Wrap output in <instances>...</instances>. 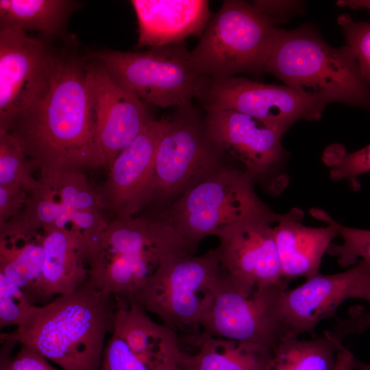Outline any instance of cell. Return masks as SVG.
<instances>
[{
    "label": "cell",
    "mask_w": 370,
    "mask_h": 370,
    "mask_svg": "<svg viewBox=\"0 0 370 370\" xmlns=\"http://www.w3.org/2000/svg\"><path fill=\"white\" fill-rule=\"evenodd\" d=\"M209 137L223 153L238 161L254 180L269 178L273 194L288 184L286 154L282 145L284 132L259 119L230 110L206 111Z\"/></svg>",
    "instance_id": "cell-11"
},
{
    "label": "cell",
    "mask_w": 370,
    "mask_h": 370,
    "mask_svg": "<svg viewBox=\"0 0 370 370\" xmlns=\"http://www.w3.org/2000/svg\"><path fill=\"white\" fill-rule=\"evenodd\" d=\"M0 370H59L51 366L47 359L31 347L21 345L19 351L12 357L18 342L6 334H1Z\"/></svg>",
    "instance_id": "cell-32"
},
{
    "label": "cell",
    "mask_w": 370,
    "mask_h": 370,
    "mask_svg": "<svg viewBox=\"0 0 370 370\" xmlns=\"http://www.w3.org/2000/svg\"><path fill=\"white\" fill-rule=\"evenodd\" d=\"M352 333L325 331L308 340L286 336L272 347L266 370H332L343 337Z\"/></svg>",
    "instance_id": "cell-23"
},
{
    "label": "cell",
    "mask_w": 370,
    "mask_h": 370,
    "mask_svg": "<svg viewBox=\"0 0 370 370\" xmlns=\"http://www.w3.org/2000/svg\"><path fill=\"white\" fill-rule=\"evenodd\" d=\"M56 56L16 28L0 29V131L30 110L48 85Z\"/></svg>",
    "instance_id": "cell-12"
},
{
    "label": "cell",
    "mask_w": 370,
    "mask_h": 370,
    "mask_svg": "<svg viewBox=\"0 0 370 370\" xmlns=\"http://www.w3.org/2000/svg\"><path fill=\"white\" fill-rule=\"evenodd\" d=\"M221 271L217 248L201 256L186 253L173 256L130 302L158 316L176 332L199 328Z\"/></svg>",
    "instance_id": "cell-8"
},
{
    "label": "cell",
    "mask_w": 370,
    "mask_h": 370,
    "mask_svg": "<svg viewBox=\"0 0 370 370\" xmlns=\"http://www.w3.org/2000/svg\"><path fill=\"white\" fill-rule=\"evenodd\" d=\"M98 63L86 64V84L108 171L152 119L147 103L119 86Z\"/></svg>",
    "instance_id": "cell-14"
},
{
    "label": "cell",
    "mask_w": 370,
    "mask_h": 370,
    "mask_svg": "<svg viewBox=\"0 0 370 370\" xmlns=\"http://www.w3.org/2000/svg\"><path fill=\"white\" fill-rule=\"evenodd\" d=\"M118 303L86 282L74 292L35 306L10 336L63 370H99Z\"/></svg>",
    "instance_id": "cell-2"
},
{
    "label": "cell",
    "mask_w": 370,
    "mask_h": 370,
    "mask_svg": "<svg viewBox=\"0 0 370 370\" xmlns=\"http://www.w3.org/2000/svg\"><path fill=\"white\" fill-rule=\"evenodd\" d=\"M333 370V369H332Z\"/></svg>",
    "instance_id": "cell-40"
},
{
    "label": "cell",
    "mask_w": 370,
    "mask_h": 370,
    "mask_svg": "<svg viewBox=\"0 0 370 370\" xmlns=\"http://www.w3.org/2000/svg\"><path fill=\"white\" fill-rule=\"evenodd\" d=\"M198 100L206 111L240 112L284 133L299 120L319 121L328 104L285 85L264 84L237 76L209 77Z\"/></svg>",
    "instance_id": "cell-10"
},
{
    "label": "cell",
    "mask_w": 370,
    "mask_h": 370,
    "mask_svg": "<svg viewBox=\"0 0 370 370\" xmlns=\"http://www.w3.org/2000/svg\"><path fill=\"white\" fill-rule=\"evenodd\" d=\"M332 221L342 243L332 244L327 254L336 257L343 267L356 264L359 259L370 264V230L349 227Z\"/></svg>",
    "instance_id": "cell-29"
},
{
    "label": "cell",
    "mask_w": 370,
    "mask_h": 370,
    "mask_svg": "<svg viewBox=\"0 0 370 370\" xmlns=\"http://www.w3.org/2000/svg\"><path fill=\"white\" fill-rule=\"evenodd\" d=\"M35 305L23 290L0 273V328L21 325Z\"/></svg>",
    "instance_id": "cell-30"
},
{
    "label": "cell",
    "mask_w": 370,
    "mask_h": 370,
    "mask_svg": "<svg viewBox=\"0 0 370 370\" xmlns=\"http://www.w3.org/2000/svg\"><path fill=\"white\" fill-rule=\"evenodd\" d=\"M43 232L9 221L0 226V273L20 286L36 305L48 303L42 286Z\"/></svg>",
    "instance_id": "cell-21"
},
{
    "label": "cell",
    "mask_w": 370,
    "mask_h": 370,
    "mask_svg": "<svg viewBox=\"0 0 370 370\" xmlns=\"http://www.w3.org/2000/svg\"><path fill=\"white\" fill-rule=\"evenodd\" d=\"M43 247L42 286L48 301L88 282L90 247L82 234L71 227L45 229Z\"/></svg>",
    "instance_id": "cell-20"
},
{
    "label": "cell",
    "mask_w": 370,
    "mask_h": 370,
    "mask_svg": "<svg viewBox=\"0 0 370 370\" xmlns=\"http://www.w3.org/2000/svg\"><path fill=\"white\" fill-rule=\"evenodd\" d=\"M338 22L362 77L370 84V23L356 22L346 14H341Z\"/></svg>",
    "instance_id": "cell-31"
},
{
    "label": "cell",
    "mask_w": 370,
    "mask_h": 370,
    "mask_svg": "<svg viewBox=\"0 0 370 370\" xmlns=\"http://www.w3.org/2000/svg\"><path fill=\"white\" fill-rule=\"evenodd\" d=\"M46 180L53 187L69 219V215L75 212H103L99 191L90 184L85 173L71 172L55 181Z\"/></svg>",
    "instance_id": "cell-27"
},
{
    "label": "cell",
    "mask_w": 370,
    "mask_h": 370,
    "mask_svg": "<svg viewBox=\"0 0 370 370\" xmlns=\"http://www.w3.org/2000/svg\"><path fill=\"white\" fill-rule=\"evenodd\" d=\"M28 193L21 187L0 185V224L18 215L23 210Z\"/></svg>",
    "instance_id": "cell-34"
},
{
    "label": "cell",
    "mask_w": 370,
    "mask_h": 370,
    "mask_svg": "<svg viewBox=\"0 0 370 370\" xmlns=\"http://www.w3.org/2000/svg\"><path fill=\"white\" fill-rule=\"evenodd\" d=\"M323 159L330 168L332 180H347L356 188L358 176L370 171V145L351 153L345 151L341 145H332L325 151Z\"/></svg>",
    "instance_id": "cell-28"
},
{
    "label": "cell",
    "mask_w": 370,
    "mask_h": 370,
    "mask_svg": "<svg viewBox=\"0 0 370 370\" xmlns=\"http://www.w3.org/2000/svg\"><path fill=\"white\" fill-rule=\"evenodd\" d=\"M34 169L16 138L0 131V185L17 186L29 193L39 184L33 176Z\"/></svg>",
    "instance_id": "cell-26"
},
{
    "label": "cell",
    "mask_w": 370,
    "mask_h": 370,
    "mask_svg": "<svg viewBox=\"0 0 370 370\" xmlns=\"http://www.w3.org/2000/svg\"><path fill=\"white\" fill-rule=\"evenodd\" d=\"M21 144L40 177L106 168L86 84V64L56 56L47 88L38 103L8 132Z\"/></svg>",
    "instance_id": "cell-1"
},
{
    "label": "cell",
    "mask_w": 370,
    "mask_h": 370,
    "mask_svg": "<svg viewBox=\"0 0 370 370\" xmlns=\"http://www.w3.org/2000/svg\"><path fill=\"white\" fill-rule=\"evenodd\" d=\"M199 350L184 353L181 366L186 370H266L271 347L241 341L201 334Z\"/></svg>",
    "instance_id": "cell-22"
},
{
    "label": "cell",
    "mask_w": 370,
    "mask_h": 370,
    "mask_svg": "<svg viewBox=\"0 0 370 370\" xmlns=\"http://www.w3.org/2000/svg\"><path fill=\"white\" fill-rule=\"evenodd\" d=\"M73 8L74 2L66 0H1L0 26L56 35Z\"/></svg>",
    "instance_id": "cell-24"
},
{
    "label": "cell",
    "mask_w": 370,
    "mask_h": 370,
    "mask_svg": "<svg viewBox=\"0 0 370 370\" xmlns=\"http://www.w3.org/2000/svg\"><path fill=\"white\" fill-rule=\"evenodd\" d=\"M264 72L301 94L370 111V84L347 46L333 47L310 26L279 29Z\"/></svg>",
    "instance_id": "cell-3"
},
{
    "label": "cell",
    "mask_w": 370,
    "mask_h": 370,
    "mask_svg": "<svg viewBox=\"0 0 370 370\" xmlns=\"http://www.w3.org/2000/svg\"><path fill=\"white\" fill-rule=\"evenodd\" d=\"M254 179L244 170L219 169L194 184L160 217L195 248L208 236L252 220L280 221L256 195Z\"/></svg>",
    "instance_id": "cell-5"
},
{
    "label": "cell",
    "mask_w": 370,
    "mask_h": 370,
    "mask_svg": "<svg viewBox=\"0 0 370 370\" xmlns=\"http://www.w3.org/2000/svg\"><path fill=\"white\" fill-rule=\"evenodd\" d=\"M290 280L265 287L249 286L222 268L199 323L201 334L272 348L286 334L282 297Z\"/></svg>",
    "instance_id": "cell-7"
},
{
    "label": "cell",
    "mask_w": 370,
    "mask_h": 370,
    "mask_svg": "<svg viewBox=\"0 0 370 370\" xmlns=\"http://www.w3.org/2000/svg\"><path fill=\"white\" fill-rule=\"evenodd\" d=\"M99 370H150L113 330L106 343Z\"/></svg>",
    "instance_id": "cell-33"
},
{
    "label": "cell",
    "mask_w": 370,
    "mask_h": 370,
    "mask_svg": "<svg viewBox=\"0 0 370 370\" xmlns=\"http://www.w3.org/2000/svg\"><path fill=\"white\" fill-rule=\"evenodd\" d=\"M275 23L243 1H224L190 51L195 68L210 78L260 74L271 54Z\"/></svg>",
    "instance_id": "cell-4"
},
{
    "label": "cell",
    "mask_w": 370,
    "mask_h": 370,
    "mask_svg": "<svg viewBox=\"0 0 370 370\" xmlns=\"http://www.w3.org/2000/svg\"><path fill=\"white\" fill-rule=\"evenodd\" d=\"M254 5L267 15L275 23L284 18L293 10L299 9L301 4L291 1H254Z\"/></svg>",
    "instance_id": "cell-35"
},
{
    "label": "cell",
    "mask_w": 370,
    "mask_h": 370,
    "mask_svg": "<svg viewBox=\"0 0 370 370\" xmlns=\"http://www.w3.org/2000/svg\"><path fill=\"white\" fill-rule=\"evenodd\" d=\"M178 370H186L184 368H183L181 365Z\"/></svg>",
    "instance_id": "cell-39"
},
{
    "label": "cell",
    "mask_w": 370,
    "mask_h": 370,
    "mask_svg": "<svg viewBox=\"0 0 370 370\" xmlns=\"http://www.w3.org/2000/svg\"><path fill=\"white\" fill-rule=\"evenodd\" d=\"M177 108L167 117L157 149L151 199L184 192L219 169L222 152L209 137L205 118H200L192 104Z\"/></svg>",
    "instance_id": "cell-9"
},
{
    "label": "cell",
    "mask_w": 370,
    "mask_h": 370,
    "mask_svg": "<svg viewBox=\"0 0 370 370\" xmlns=\"http://www.w3.org/2000/svg\"><path fill=\"white\" fill-rule=\"evenodd\" d=\"M354 370H370V364L362 362L355 358Z\"/></svg>",
    "instance_id": "cell-37"
},
{
    "label": "cell",
    "mask_w": 370,
    "mask_h": 370,
    "mask_svg": "<svg viewBox=\"0 0 370 370\" xmlns=\"http://www.w3.org/2000/svg\"><path fill=\"white\" fill-rule=\"evenodd\" d=\"M276 223L269 219L245 221L217 236L220 263L231 278L258 287L275 284L284 278L273 234Z\"/></svg>",
    "instance_id": "cell-16"
},
{
    "label": "cell",
    "mask_w": 370,
    "mask_h": 370,
    "mask_svg": "<svg viewBox=\"0 0 370 370\" xmlns=\"http://www.w3.org/2000/svg\"><path fill=\"white\" fill-rule=\"evenodd\" d=\"M310 213L328 225L305 226L304 212L293 208L273 225V234L282 276L288 280L309 279L319 273L323 256L338 236L332 218L324 210L312 208Z\"/></svg>",
    "instance_id": "cell-17"
},
{
    "label": "cell",
    "mask_w": 370,
    "mask_h": 370,
    "mask_svg": "<svg viewBox=\"0 0 370 370\" xmlns=\"http://www.w3.org/2000/svg\"><path fill=\"white\" fill-rule=\"evenodd\" d=\"M137 47H158L201 36L212 18L206 0H133Z\"/></svg>",
    "instance_id": "cell-18"
},
{
    "label": "cell",
    "mask_w": 370,
    "mask_h": 370,
    "mask_svg": "<svg viewBox=\"0 0 370 370\" xmlns=\"http://www.w3.org/2000/svg\"><path fill=\"white\" fill-rule=\"evenodd\" d=\"M167 123L168 118L152 119L116 156L99 190L103 212L133 217L151 199L156 154Z\"/></svg>",
    "instance_id": "cell-13"
},
{
    "label": "cell",
    "mask_w": 370,
    "mask_h": 370,
    "mask_svg": "<svg viewBox=\"0 0 370 370\" xmlns=\"http://www.w3.org/2000/svg\"><path fill=\"white\" fill-rule=\"evenodd\" d=\"M113 330L150 370H178L184 352L177 332L154 321L135 302L118 304Z\"/></svg>",
    "instance_id": "cell-19"
},
{
    "label": "cell",
    "mask_w": 370,
    "mask_h": 370,
    "mask_svg": "<svg viewBox=\"0 0 370 370\" xmlns=\"http://www.w3.org/2000/svg\"><path fill=\"white\" fill-rule=\"evenodd\" d=\"M369 283L370 264L360 260L343 272L318 273L300 286L287 289L282 301L287 336L313 334L317 325L333 315L345 300L362 299Z\"/></svg>",
    "instance_id": "cell-15"
},
{
    "label": "cell",
    "mask_w": 370,
    "mask_h": 370,
    "mask_svg": "<svg viewBox=\"0 0 370 370\" xmlns=\"http://www.w3.org/2000/svg\"><path fill=\"white\" fill-rule=\"evenodd\" d=\"M114 81L138 99L160 108L191 104L209 77L193 66L184 42L145 51L104 50L90 53Z\"/></svg>",
    "instance_id": "cell-6"
},
{
    "label": "cell",
    "mask_w": 370,
    "mask_h": 370,
    "mask_svg": "<svg viewBox=\"0 0 370 370\" xmlns=\"http://www.w3.org/2000/svg\"><path fill=\"white\" fill-rule=\"evenodd\" d=\"M362 299L366 300L370 306V283L369 284L368 286L367 287L364 293ZM368 319H369V323L370 324V312L368 313Z\"/></svg>",
    "instance_id": "cell-38"
},
{
    "label": "cell",
    "mask_w": 370,
    "mask_h": 370,
    "mask_svg": "<svg viewBox=\"0 0 370 370\" xmlns=\"http://www.w3.org/2000/svg\"><path fill=\"white\" fill-rule=\"evenodd\" d=\"M38 186L28 193L25 206L18 215L29 230L43 231L50 227H67L69 223L64 207L49 181L38 179Z\"/></svg>",
    "instance_id": "cell-25"
},
{
    "label": "cell",
    "mask_w": 370,
    "mask_h": 370,
    "mask_svg": "<svg viewBox=\"0 0 370 370\" xmlns=\"http://www.w3.org/2000/svg\"><path fill=\"white\" fill-rule=\"evenodd\" d=\"M336 4L352 9H366L370 12V0H340L336 2Z\"/></svg>",
    "instance_id": "cell-36"
}]
</instances>
